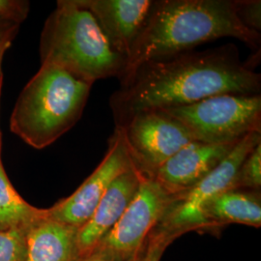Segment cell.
<instances>
[{
	"mask_svg": "<svg viewBox=\"0 0 261 261\" xmlns=\"http://www.w3.org/2000/svg\"><path fill=\"white\" fill-rule=\"evenodd\" d=\"M110 98L115 128L138 113L183 107L220 94L258 95L261 75L242 62L236 46L189 50L146 60L119 80Z\"/></svg>",
	"mask_w": 261,
	"mask_h": 261,
	"instance_id": "cell-1",
	"label": "cell"
},
{
	"mask_svg": "<svg viewBox=\"0 0 261 261\" xmlns=\"http://www.w3.org/2000/svg\"><path fill=\"white\" fill-rule=\"evenodd\" d=\"M224 37L238 39L260 50V34L243 25L234 0L154 1L132 47L126 74L146 60L175 56Z\"/></svg>",
	"mask_w": 261,
	"mask_h": 261,
	"instance_id": "cell-2",
	"label": "cell"
},
{
	"mask_svg": "<svg viewBox=\"0 0 261 261\" xmlns=\"http://www.w3.org/2000/svg\"><path fill=\"white\" fill-rule=\"evenodd\" d=\"M41 65L55 66L88 83L117 77L128 60L115 51L89 10L77 0H59L40 38Z\"/></svg>",
	"mask_w": 261,
	"mask_h": 261,
	"instance_id": "cell-3",
	"label": "cell"
},
{
	"mask_svg": "<svg viewBox=\"0 0 261 261\" xmlns=\"http://www.w3.org/2000/svg\"><path fill=\"white\" fill-rule=\"evenodd\" d=\"M92 85L60 68L41 65L19 94L10 129L35 149L47 147L81 119Z\"/></svg>",
	"mask_w": 261,
	"mask_h": 261,
	"instance_id": "cell-4",
	"label": "cell"
},
{
	"mask_svg": "<svg viewBox=\"0 0 261 261\" xmlns=\"http://www.w3.org/2000/svg\"><path fill=\"white\" fill-rule=\"evenodd\" d=\"M162 111L180 122L195 141L207 144H236L253 132H261L260 94H220Z\"/></svg>",
	"mask_w": 261,
	"mask_h": 261,
	"instance_id": "cell-5",
	"label": "cell"
},
{
	"mask_svg": "<svg viewBox=\"0 0 261 261\" xmlns=\"http://www.w3.org/2000/svg\"><path fill=\"white\" fill-rule=\"evenodd\" d=\"M175 196L154 178L142 175L139 190L121 218L89 256L130 261L144 255L151 234Z\"/></svg>",
	"mask_w": 261,
	"mask_h": 261,
	"instance_id": "cell-6",
	"label": "cell"
},
{
	"mask_svg": "<svg viewBox=\"0 0 261 261\" xmlns=\"http://www.w3.org/2000/svg\"><path fill=\"white\" fill-rule=\"evenodd\" d=\"M261 142V132H253L236 143L224 161L186 193L175 196L156 231L177 238L189 231L205 230L204 209L215 196L234 189V180L243 161Z\"/></svg>",
	"mask_w": 261,
	"mask_h": 261,
	"instance_id": "cell-7",
	"label": "cell"
},
{
	"mask_svg": "<svg viewBox=\"0 0 261 261\" xmlns=\"http://www.w3.org/2000/svg\"><path fill=\"white\" fill-rule=\"evenodd\" d=\"M121 130L135 168L147 177L194 141L180 122L162 110L138 113Z\"/></svg>",
	"mask_w": 261,
	"mask_h": 261,
	"instance_id": "cell-8",
	"label": "cell"
},
{
	"mask_svg": "<svg viewBox=\"0 0 261 261\" xmlns=\"http://www.w3.org/2000/svg\"><path fill=\"white\" fill-rule=\"evenodd\" d=\"M134 167L122 130L115 128L100 165L74 194L48 208L49 217L80 229L91 218L112 182Z\"/></svg>",
	"mask_w": 261,
	"mask_h": 261,
	"instance_id": "cell-9",
	"label": "cell"
},
{
	"mask_svg": "<svg viewBox=\"0 0 261 261\" xmlns=\"http://www.w3.org/2000/svg\"><path fill=\"white\" fill-rule=\"evenodd\" d=\"M90 11L112 48L128 60L153 0H77Z\"/></svg>",
	"mask_w": 261,
	"mask_h": 261,
	"instance_id": "cell-10",
	"label": "cell"
},
{
	"mask_svg": "<svg viewBox=\"0 0 261 261\" xmlns=\"http://www.w3.org/2000/svg\"><path fill=\"white\" fill-rule=\"evenodd\" d=\"M235 145H214L194 140L168 159L153 178L168 194L182 195L212 172Z\"/></svg>",
	"mask_w": 261,
	"mask_h": 261,
	"instance_id": "cell-11",
	"label": "cell"
},
{
	"mask_svg": "<svg viewBox=\"0 0 261 261\" xmlns=\"http://www.w3.org/2000/svg\"><path fill=\"white\" fill-rule=\"evenodd\" d=\"M142 174L132 168L109 187L95 212L77 232L79 261L88 257L119 221L136 196Z\"/></svg>",
	"mask_w": 261,
	"mask_h": 261,
	"instance_id": "cell-12",
	"label": "cell"
},
{
	"mask_svg": "<svg viewBox=\"0 0 261 261\" xmlns=\"http://www.w3.org/2000/svg\"><path fill=\"white\" fill-rule=\"evenodd\" d=\"M77 232V227L51 219L48 213L24 233V261H79Z\"/></svg>",
	"mask_w": 261,
	"mask_h": 261,
	"instance_id": "cell-13",
	"label": "cell"
},
{
	"mask_svg": "<svg viewBox=\"0 0 261 261\" xmlns=\"http://www.w3.org/2000/svg\"><path fill=\"white\" fill-rule=\"evenodd\" d=\"M205 230L225 224L261 225L260 191L230 189L215 196L204 209Z\"/></svg>",
	"mask_w": 261,
	"mask_h": 261,
	"instance_id": "cell-14",
	"label": "cell"
},
{
	"mask_svg": "<svg viewBox=\"0 0 261 261\" xmlns=\"http://www.w3.org/2000/svg\"><path fill=\"white\" fill-rule=\"evenodd\" d=\"M47 209L30 205L10 182L3 165H0V232L28 228L48 216Z\"/></svg>",
	"mask_w": 261,
	"mask_h": 261,
	"instance_id": "cell-15",
	"label": "cell"
},
{
	"mask_svg": "<svg viewBox=\"0 0 261 261\" xmlns=\"http://www.w3.org/2000/svg\"><path fill=\"white\" fill-rule=\"evenodd\" d=\"M261 142L249 153L238 168L234 189L260 191Z\"/></svg>",
	"mask_w": 261,
	"mask_h": 261,
	"instance_id": "cell-16",
	"label": "cell"
},
{
	"mask_svg": "<svg viewBox=\"0 0 261 261\" xmlns=\"http://www.w3.org/2000/svg\"><path fill=\"white\" fill-rule=\"evenodd\" d=\"M24 233L19 230L0 232V261H24Z\"/></svg>",
	"mask_w": 261,
	"mask_h": 261,
	"instance_id": "cell-17",
	"label": "cell"
},
{
	"mask_svg": "<svg viewBox=\"0 0 261 261\" xmlns=\"http://www.w3.org/2000/svg\"><path fill=\"white\" fill-rule=\"evenodd\" d=\"M236 15L243 25L260 34V0H234Z\"/></svg>",
	"mask_w": 261,
	"mask_h": 261,
	"instance_id": "cell-18",
	"label": "cell"
},
{
	"mask_svg": "<svg viewBox=\"0 0 261 261\" xmlns=\"http://www.w3.org/2000/svg\"><path fill=\"white\" fill-rule=\"evenodd\" d=\"M30 4L23 0H0V16L20 24L28 17Z\"/></svg>",
	"mask_w": 261,
	"mask_h": 261,
	"instance_id": "cell-19",
	"label": "cell"
},
{
	"mask_svg": "<svg viewBox=\"0 0 261 261\" xmlns=\"http://www.w3.org/2000/svg\"><path fill=\"white\" fill-rule=\"evenodd\" d=\"M175 240V238L164 232L154 230L150 236L149 243L145 255V261H160L163 253L168 248V245Z\"/></svg>",
	"mask_w": 261,
	"mask_h": 261,
	"instance_id": "cell-20",
	"label": "cell"
},
{
	"mask_svg": "<svg viewBox=\"0 0 261 261\" xmlns=\"http://www.w3.org/2000/svg\"><path fill=\"white\" fill-rule=\"evenodd\" d=\"M19 24L0 16V56H4L17 36Z\"/></svg>",
	"mask_w": 261,
	"mask_h": 261,
	"instance_id": "cell-21",
	"label": "cell"
},
{
	"mask_svg": "<svg viewBox=\"0 0 261 261\" xmlns=\"http://www.w3.org/2000/svg\"><path fill=\"white\" fill-rule=\"evenodd\" d=\"M145 255H146V253L144 254V255H142V256H140L139 258H136V259H133V260L130 261H145ZM80 261H111V260H107V259H103V258H100V257H96V256H88V257H86V258H84L83 260Z\"/></svg>",
	"mask_w": 261,
	"mask_h": 261,
	"instance_id": "cell-22",
	"label": "cell"
},
{
	"mask_svg": "<svg viewBox=\"0 0 261 261\" xmlns=\"http://www.w3.org/2000/svg\"><path fill=\"white\" fill-rule=\"evenodd\" d=\"M3 56H0V94H1V86H2V80H3V74H2V60ZM2 164L1 162V132H0V165Z\"/></svg>",
	"mask_w": 261,
	"mask_h": 261,
	"instance_id": "cell-23",
	"label": "cell"
}]
</instances>
